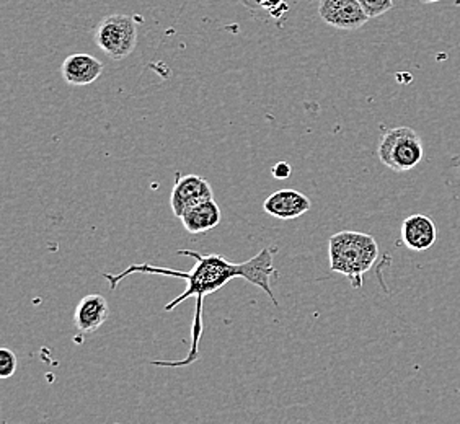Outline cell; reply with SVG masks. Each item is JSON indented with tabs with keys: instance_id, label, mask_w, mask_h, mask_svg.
<instances>
[{
	"instance_id": "16",
	"label": "cell",
	"mask_w": 460,
	"mask_h": 424,
	"mask_svg": "<svg viewBox=\"0 0 460 424\" xmlns=\"http://www.w3.org/2000/svg\"><path fill=\"white\" fill-rule=\"evenodd\" d=\"M245 7H248L250 10L255 9V0H240Z\"/></svg>"
},
{
	"instance_id": "3",
	"label": "cell",
	"mask_w": 460,
	"mask_h": 424,
	"mask_svg": "<svg viewBox=\"0 0 460 424\" xmlns=\"http://www.w3.org/2000/svg\"><path fill=\"white\" fill-rule=\"evenodd\" d=\"M377 154L385 167L403 173L413 170L423 160L425 151L421 137L416 134L415 129L400 126L382 134Z\"/></svg>"
},
{
	"instance_id": "13",
	"label": "cell",
	"mask_w": 460,
	"mask_h": 424,
	"mask_svg": "<svg viewBox=\"0 0 460 424\" xmlns=\"http://www.w3.org/2000/svg\"><path fill=\"white\" fill-rule=\"evenodd\" d=\"M358 2L361 4V7L369 18L381 17L394 9V0H358Z\"/></svg>"
},
{
	"instance_id": "11",
	"label": "cell",
	"mask_w": 460,
	"mask_h": 424,
	"mask_svg": "<svg viewBox=\"0 0 460 424\" xmlns=\"http://www.w3.org/2000/svg\"><path fill=\"white\" fill-rule=\"evenodd\" d=\"M221 208L214 199L196 204L180 217L186 232H190L193 235H199L204 232L216 229L221 224Z\"/></svg>"
},
{
	"instance_id": "4",
	"label": "cell",
	"mask_w": 460,
	"mask_h": 424,
	"mask_svg": "<svg viewBox=\"0 0 460 424\" xmlns=\"http://www.w3.org/2000/svg\"><path fill=\"white\" fill-rule=\"evenodd\" d=\"M95 43L113 61H121L137 45V25L131 15L113 13L103 18L95 30Z\"/></svg>"
},
{
	"instance_id": "12",
	"label": "cell",
	"mask_w": 460,
	"mask_h": 424,
	"mask_svg": "<svg viewBox=\"0 0 460 424\" xmlns=\"http://www.w3.org/2000/svg\"><path fill=\"white\" fill-rule=\"evenodd\" d=\"M17 356L9 349V348H2L0 349V377L2 379H9L15 372H17Z\"/></svg>"
},
{
	"instance_id": "17",
	"label": "cell",
	"mask_w": 460,
	"mask_h": 424,
	"mask_svg": "<svg viewBox=\"0 0 460 424\" xmlns=\"http://www.w3.org/2000/svg\"><path fill=\"white\" fill-rule=\"evenodd\" d=\"M421 4H436V2H441V0H420Z\"/></svg>"
},
{
	"instance_id": "6",
	"label": "cell",
	"mask_w": 460,
	"mask_h": 424,
	"mask_svg": "<svg viewBox=\"0 0 460 424\" xmlns=\"http://www.w3.org/2000/svg\"><path fill=\"white\" fill-rule=\"evenodd\" d=\"M319 15L338 30H358L369 20L358 0H319Z\"/></svg>"
},
{
	"instance_id": "2",
	"label": "cell",
	"mask_w": 460,
	"mask_h": 424,
	"mask_svg": "<svg viewBox=\"0 0 460 424\" xmlns=\"http://www.w3.org/2000/svg\"><path fill=\"white\" fill-rule=\"evenodd\" d=\"M330 269L343 274L354 289L363 287L364 274L376 265L379 245L369 234L343 230L328 240Z\"/></svg>"
},
{
	"instance_id": "14",
	"label": "cell",
	"mask_w": 460,
	"mask_h": 424,
	"mask_svg": "<svg viewBox=\"0 0 460 424\" xmlns=\"http://www.w3.org/2000/svg\"><path fill=\"white\" fill-rule=\"evenodd\" d=\"M288 5L286 0H255V9L253 10H266L270 12L271 17H281L283 13L288 12Z\"/></svg>"
},
{
	"instance_id": "8",
	"label": "cell",
	"mask_w": 460,
	"mask_h": 424,
	"mask_svg": "<svg viewBox=\"0 0 460 424\" xmlns=\"http://www.w3.org/2000/svg\"><path fill=\"white\" fill-rule=\"evenodd\" d=\"M62 79L69 85L82 87L90 85L103 74V64L95 56L87 53H75L67 56L61 66Z\"/></svg>"
},
{
	"instance_id": "9",
	"label": "cell",
	"mask_w": 460,
	"mask_h": 424,
	"mask_svg": "<svg viewBox=\"0 0 460 424\" xmlns=\"http://www.w3.org/2000/svg\"><path fill=\"white\" fill-rule=\"evenodd\" d=\"M110 317L108 301L100 294L85 296L75 307L74 325L82 333H93L102 327Z\"/></svg>"
},
{
	"instance_id": "5",
	"label": "cell",
	"mask_w": 460,
	"mask_h": 424,
	"mask_svg": "<svg viewBox=\"0 0 460 424\" xmlns=\"http://www.w3.org/2000/svg\"><path fill=\"white\" fill-rule=\"evenodd\" d=\"M213 188L206 178L199 175L178 177L170 195V208L178 219L196 204L214 199Z\"/></svg>"
},
{
	"instance_id": "10",
	"label": "cell",
	"mask_w": 460,
	"mask_h": 424,
	"mask_svg": "<svg viewBox=\"0 0 460 424\" xmlns=\"http://www.w3.org/2000/svg\"><path fill=\"white\" fill-rule=\"evenodd\" d=\"M402 240L413 252H426L433 247L438 239V230L431 217L415 214L407 217L402 224Z\"/></svg>"
},
{
	"instance_id": "15",
	"label": "cell",
	"mask_w": 460,
	"mask_h": 424,
	"mask_svg": "<svg viewBox=\"0 0 460 424\" xmlns=\"http://www.w3.org/2000/svg\"><path fill=\"white\" fill-rule=\"evenodd\" d=\"M292 168L288 162H278L275 167L271 168V175L278 180H286L291 177Z\"/></svg>"
},
{
	"instance_id": "1",
	"label": "cell",
	"mask_w": 460,
	"mask_h": 424,
	"mask_svg": "<svg viewBox=\"0 0 460 424\" xmlns=\"http://www.w3.org/2000/svg\"><path fill=\"white\" fill-rule=\"evenodd\" d=\"M275 253L276 248L273 250L271 247H266L248 261L232 263L222 255H201L193 250H178L177 255L195 258V266L190 271H180L173 268L154 266L149 263H137L126 268L121 274L107 273L103 274V278L110 283L111 291H115L118 284L121 283L124 278L134 273L160 274V276H170V278H178L186 281L185 291L173 301L169 302L165 305V310L172 312L177 309L181 302H185L190 297H195L196 309L193 325H191V338H190V345H191L190 353L185 359H180V361H152V366H159V367H186L199 359V341H201L204 328V299L222 289L232 279L242 278V279H247L248 283L255 284L261 291L266 292V296L275 302L278 307L275 292L271 291V278L278 274V269L273 266Z\"/></svg>"
},
{
	"instance_id": "7",
	"label": "cell",
	"mask_w": 460,
	"mask_h": 424,
	"mask_svg": "<svg viewBox=\"0 0 460 424\" xmlns=\"http://www.w3.org/2000/svg\"><path fill=\"white\" fill-rule=\"evenodd\" d=\"M309 198L296 190H279L266 198L263 209L271 217L279 221H294L310 211Z\"/></svg>"
}]
</instances>
